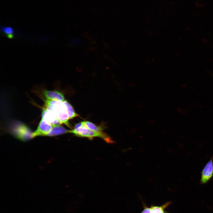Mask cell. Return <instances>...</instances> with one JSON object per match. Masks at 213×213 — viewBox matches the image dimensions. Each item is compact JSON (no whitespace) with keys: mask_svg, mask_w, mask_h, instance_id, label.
<instances>
[{"mask_svg":"<svg viewBox=\"0 0 213 213\" xmlns=\"http://www.w3.org/2000/svg\"><path fill=\"white\" fill-rule=\"evenodd\" d=\"M45 104V108L51 111L61 124L64 123L69 126L68 121L69 119L64 101L46 99Z\"/></svg>","mask_w":213,"mask_h":213,"instance_id":"6da1fadb","label":"cell"},{"mask_svg":"<svg viewBox=\"0 0 213 213\" xmlns=\"http://www.w3.org/2000/svg\"><path fill=\"white\" fill-rule=\"evenodd\" d=\"M14 137L22 141H26L33 138L31 130L25 124L19 122L13 123L9 130Z\"/></svg>","mask_w":213,"mask_h":213,"instance_id":"7a4b0ae2","label":"cell"},{"mask_svg":"<svg viewBox=\"0 0 213 213\" xmlns=\"http://www.w3.org/2000/svg\"><path fill=\"white\" fill-rule=\"evenodd\" d=\"M82 126L76 129L70 130V133H73L75 136L83 138H87L90 140H92L95 137H99L106 143H114L113 141L109 137H106L90 129L85 126L84 122H82Z\"/></svg>","mask_w":213,"mask_h":213,"instance_id":"3957f363","label":"cell"},{"mask_svg":"<svg viewBox=\"0 0 213 213\" xmlns=\"http://www.w3.org/2000/svg\"><path fill=\"white\" fill-rule=\"evenodd\" d=\"M213 176V157L212 156L202 170L200 183L202 184L208 183Z\"/></svg>","mask_w":213,"mask_h":213,"instance_id":"277c9868","label":"cell"},{"mask_svg":"<svg viewBox=\"0 0 213 213\" xmlns=\"http://www.w3.org/2000/svg\"><path fill=\"white\" fill-rule=\"evenodd\" d=\"M171 204L170 201H168L161 205H151L150 206L144 204L143 209L140 213H168L166 209Z\"/></svg>","mask_w":213,"mask_h":213,"instance_id":"5b68a950","label":"cell"},{"mask_svg":"<svg viewBox=\"0 0 213 213\" xmlns=\"http://www.w3.org/2000/svg\"><path fill=\"white\" fill-rule=\"evenodd\" d=\"M52 126L41 119L37 129L32 133V137L39 136H46L51 129Z\"/></svg>","mask_w":213,"mask_h":213,"instance_id":"8992f818","label":"cell"},{"mask_svg":"<svg viewBox=\"0 0 213 213\" xmlns=\"http://www.w3.org/2000/svg\"><path fill=\"white\" fill-rule=\"evenodd\" d=\"M42 118L52 126L61 124L54 113L44 108L42 113Z\"/></svg>","mask_w":213,"mask_h":213,"instance_id":"52a82bcc","label":"cell"},{"mask_svg":"<svg viewBox=\"0 0 213 213\" xmlns=\"http://www.w3.org/2000/svg\"><path fill=\"white\" fill-rule=\"evenodd\" d=\"M43 93L47 99L59 101L64 100L63 95L57 91L45 90Z\"/></svg>","mask_w":213,"mask_h":213,"instance_id":"ba28073f","label":"cell"},{"mask_svg":"<svg viewBox=\"0 0 213 213\" xmlns=\"http://www.w3.org/2000/svg\"><path fill=\"white\" fill-rule=\"evenodd\" d=\"M70 130L65 129L60 125L52 127V128L46 136H53L61 135L70 133Z\"/></svg>","mask_w":213,"mask_h":213,"instance_id":"9c48e42d","label":"cell"},{"mask_svg":"<svg viewBox=\"0 0 213 213\" xmlns=\"http://www.w3.org/2000/svg\"><path fill=\"white\" fill-rule=\"evenodd\" d=\"M84 122L85 126L88 128L105 136H109L108 135L103 131V128L101 127L97 126L93 123L89 121H84Z\"/></svg>","mask_w":213,"mask_h":213,"instance_id":"30bf717a","label":"cell"},{"mask_svg":"<svg viewBox=\"0 0 213 213\" xmlns=\"http://www.w3.org/2000/svg\"><path fill=\"white\" fill-rule=\"evenodd\" d=\"M64 102L66 107L69 119H72L78 116V114L75 112L71 105L66 100H64Z\"/></svg>","mask_w":213,"mask_h":213,"instance_id":"8fae6325","label":"cell"},{"mask_svg":"<svg viewBox=\"0 0 213 213\" xmlns=\"http://www.w3.org/2000/svg\"><path fill=\"white\" fill-rule=\"evenodd\" d=\"M2 31L8 35H12L14 32L13 29L9 27H3Z\"/></svg>","mask_w":213,"mask_h":213,"instance_id":"7c38bea8","label":"cell"},{"mask_svg":"<svg viewBox=\"0 0 213 213\" xmlns=\"http://www.w3.org/2000/svg\"><path fill=\"white\" fill-rule=\"evenodd\" d=\"M70 42L74 44H79L81 42L80 40L75 38L71 39L70 40Z\"/></svg>","mask_w":213,"mask_h":213,"instance_id":"4fadbf2b","label":"cell"}]
</instances>
